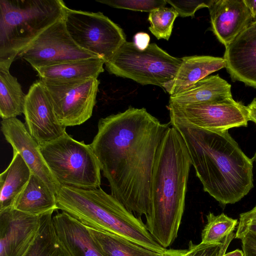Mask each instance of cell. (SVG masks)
<instances>
[{
	"label": "cell",
	"mask_w": 256,
	"mask_h": 256,
	"mask_svg": "<svg viewBox=\"0 0 256 256\" xmlns=\"http://www.w3.org/2000/svg\"><path fill=\"white\" fill-rule=\"evenodd\" d=\"M169 127L145 108L130 106L123 112L100 118L90 144L111 194L140 216L150 211L155 157Z\"/></svg>",
	"instance_id": "6da1fadb"
},
{
	"label": "cell",
	"mask_w": 256,
	"mask_h": 256,
	"mask_svg": "<svg viewBox=\"0 0 256 256\" xmlns=\"http://www.w3.org/2000/svg\"><path fill=\"white\" fill-rule=\"evenodd\" d=\"M176 128L184 141L204 192L224 206L248 194L254 186V162L228 130Z\"/></svg>",
	"instance_id": "7a4b0ae2"
},
{
	"label": "cell",
	"mask_w": 256,
	"mask_h": 256,
	"mask_svg": "<svg viewBox=\"0 0 256 256\" xmlns=\"http://www.w3.org/2000/svg\"><path fill=\"white\" fill-rule=\"evenodd\" d=\"M192 166L184 141L178 130L169 127L158 148L150 186V209L146 228L163 248L177 238Z\"/></svg>",
	"instance_id": "3957f363"
},
{
	"label": "cell",
	"mask_w": 256,
	"mask_h": 256,
	"mask_svg": "<svg viewBox=\"0 0 256 256\" xmlns=\"http://www.w3.org/2000/svg\"><path fill=\"white\" fill-rule=\"evenodd\" d=\"M56 198L58 209L86 226L120 236L153 252L163 253L167 249L154 239L140 218L100 187L60 186Z\"/></svg>",
	"instance_id": "277c9868"
},
{
	"label": "cell",
	"mask_w": 256,
	"mask_h": 256,
	"mask_svg": "<svg viewBox=\"0 0 256 256\" xmlns=\"http://www.w3.org/2000/svg\"><path fill=\"white\" fill-rule=\"evenodd\" d=\"M62 0H0V68L12 62L45 29L65 16Z\"/></svg>",
	"instance_id": "5b68a950"
},
{
	"label": "cell",
	"mask_w": 256,
	"mask_h": 256,
	"mask_svg": "<svg viewBox=\"0 0 256 256\" xmlns=\"http://www.w3.org/2000/svg\"><path fill=\"white\" fill-rule=\"evenodd\" d=\"M40 150L60 186L82 189L100 187L101 168L90 144L76 140L66 132L40 145Z\"/></svg>",
	"instance_id": "8992f818"
},
{
	"label": "cell",
	"mask_w": 256,
	"mask_h": 256,
	"mask_svg": "<svg viewBox=\"0 0 256 256\" xmlns=\"http://www.w3.org/2000/svg\"><path fill=\"white\" fill-rule=\"evenodd\" d=\"M182 63V58L169 54L155 43L140 50L134 42L126 41L105 66L110 74L117 76L163 88L175 77Z\"/></svg>",
	"instance_id": "52a82bcc"
},
{
	"label": "cell",
	"mask_w": 256,
	"mask_h": 256,
	"mask_svg": "<svg viewBox=\"0 0 256 256\" xmlns=\"http://www.w3.org/2000/svg\"><path fill=\"white\" fill-rule=\"evenodd\" d=\"M64 20L74 42L81 48L98 56L104 63L126 41L122 28L101 12L67 8Z\"/></svg>",
	"instance_id": "ba28073f"
},
{
	"label": "cell",
	"mask_w": 256,
	"mask_h": 256,
	"mask_svg": "<svg viewBox=\"0 0 256 256\" xmlns=\"http://www.w3.org/2000/svg\"><path fill=\"white\" fill-rule=\"evenodd\" d=\"M170 124L174 128L225 131L246 126L249 121L246 106L233 98L212 102L176 104H169Z\"/></svg>",
	"instance_id": "9c48e42d"
},
{
	"label": "cell",
	"mask_w": 256,
	"mask_h": 256,
	"mask_svg": "<svg viewBox=\"0 0 256 256\" xmlns=\"http://www.w3.org/2000/svg\"><path fill=\"white\" fill-rule=\"evenodd\" d=\"M40 80L62 126L80 125L92 116L100 83L98 78L66 82Z\"/></svg>",
	"instance_id": "30bf717a"
},
{
	"label": "cell",
	"mask_w": 256,
	"mask_h": 256,
	"mask_svg": "<svg viewBox=\"0 0 256 256\" xmlns=\"http://www.w3.org/2000/svg\"><path fill=\"white\" fill-rule=\"evenodd\" d=\"M64 18L45 29L18 58L28 62L35 70L64 62L99 58L74 42L66 30Z\"/></svg>",
	"instance_id": "8fae6325"
},
{
	"label": "cell",
	"mask_w": 256,
	"mask_h": 256,
	"mask_svg": "<svg viewBox=\"0 0 256 256\" xmlns=\"http://www.w3.org/2000/svg\"><path fill=\"white\" fill-rule=\"evenodd\" d=\"M23 114L26 127L40 145L55 140L66 133V128L59 122L40 80L30 86L26 94Z\"/></svg>",
	"instance_id": "7c38bea8"
},
{
	"label": "cell",
	"mask_w": 256,
	"mask_h": 256,
	"mask_svg": "<svg viewBox=\"0 0 256 256\" xmlns=\"http://www.w3.org/2000/svg\"><path fill=\"white\" fill-rule=\"evenodd\" d=\"M40 223V215L12 207L0 210V256H23L34 240Z\"/></svg>",
	"instance_id": "4fadbf2b"
},
{
	"label": "cell",
	"mask_w": 256,
	"mask_h": 256,
	"mask_svg": "<svg viewBox=\"0 0 256 256\" xmlns=\"http://www.w3.org/2000/svg\"><path fill=\"white\" fill-rule=\"evenodd\" d=\"M1 130L14 152L18 153L32 174L42 180L55 194L60 185L48 168L40 150V145L30 135L26 126L16 118L2 119Z\"/></svg>",
	"instance_id": "5bb4252c"
},
{
	"label": "cell",
	"mask_w": 256,
	"mask_h": 256,
	"mask_svg": "<svg viewBox=\"0 0 256 256\" xmlns=\"http://www.w3.org/2000/svg\"><path fill=\"white\" fill-rule=\"evenodd\" d=\"M208 9L211 30L226 48L253 22L244 0H214Z\"/></svg>",
	"instance_id": "9a60e30c"
},
{
	"label": "cell",
	"mask_w": 256,
	"mask_h": 256,
	"mask_svg": "<svg viewBox=\"0 0 256 256\" xmlns=\"http://www.w3.org/2000/svg\"><path fill=\"white\" fill-rule=\"evenodd\" d=\"M224 58L232 81L256 88V28L250 24L226 48Z\"/></svg>",
	"instance_id": "2e32d148"
},
{
	"label": "cell",
	"mask_w": 256,
	"mask_h": 256,
	"mask_svg": "<svg viewBox=\"0 0 256 256\" xmlns=\"http://www.w3.org/2000/svg\"><path fill=\"white\" fill-rule=\"evenodd\" d=\"M52 220L58 237L70 256H104L86 226L64 212L53 216Z\"/></svg>",
	"instance_id": "e0dca14e"
},
{
	"label": "cell",
	"mask_w": 256,
	"mask_h": 256,
	"mask_svg": "<svg viewBox=\"0 0 256 256\" xmlns=\"http://www.w3.org/2000/svg\"><path fill=\"white\" fill-rule=\"evenodd\" d=\"M182 64L175 77L163 87L170 95L180 93L210 74L226 68L224 58L192 56L182 58Z\"/></svg>",
	"instance_id": "ac0fdd59"
},
{
	"label": "cell",
	"mask_w": 256,
	"mask_h": 256,
	"mask_svg": "<svg viewBox=\"0 0 256 256\" xmlns=\"http://www.w3.org/2000/svg\"><path fill=\"white\" fill-rule=\"evenodd\" d=\"M232 98L231 85L218 74L208 76L184 90L170 97L169 104H188Z\"/></svg>",
	"instance_id": "d6986e66"
},
{
	"label": "cell",
	"mask_w": 256,
	"mask_h": 256,
	"mask_svg": "<svg viewBox=\"0 0 256 256\" xmlns=\"http://www.w3.org/2000/svg\"><path fill=\"white\" fill-rule=\"evenodd\" d=\"M104 62L100 58L70 61L37 69L40 80L66 82L98 78L104 71Z\"/></svg>",
	"instance_id": "ffe728a7"
},
{
	"label": "cell",
	"mask_w": 256,
	"mask_h": 256,
	"mask_svg": "<svg viewBox=\"0 0 256 256\" xmlns=\"http://www.w3.org/2000/svg\"><path fill=\"white\" fill-rule=\"evenodd\" d=\"M12 208L34 216L58 210L56 194L40 177L32 174Z\"/></svg>",
	"instance_id": "44dd1931"
},
{
	"label": "cell",
	"mask_w": 256,
	"mask_h": 256,
	"mask_svg": "<svg viewBox=\"0 0 256 256\" xmlns=\"http://www.w3.org/2000/svg\"><path fill=\"white\" fill-rule=\"evenodd\" d=\"M32 174L20 155L14 152L10 163L0 175V210L12 207Z\"/></svg>",
	"instance_id": "7402d4cb"
},
{
	"label": "cell",
	"mask_w": 256,
	"mask_h": 256,
	"mask_svg": "<svg viewBox=\"0 0 256 256\" xmlns=\"http://www.w3.org/2000/svg\"><path fill=\"white\" fill-rule=\"evenodd\" d=\"M96 244L104 256H163L116 234L87 226Z\"/></svg>",
	"instance_id": "603a6c76"
},
{
	"label": "cell",
	"mask_w": 256,
	"mask_h": 256,
	"mask_svg": "<svg viewBox=\"0 0 256 256\" xmlns=\"http://www.w3.org/2000/svg\"><path fill=\"white\" fill-rule=\"evenodd\" d=\"M54 212L40 215L37 236L23 256H70L56 234L52 220Z\"/></svg>",
	"instance_id": "cb8c5ba5"
},
{
	"label": "cell",
	"mask_w": 256,
	"mask_h": 256,
	"mask_svg": "<svg viewBox=\"0 0 256 256\" xmlns=\"http://www.w3.org/2000/svg\"><path fill=\"white\" fill-rule=\"evenodd\" d=\"M26 94L10 69L0 68V116L2 119L16 118L24 112Z\"/></svg>",
	"instance_id": "d4e9b609"
},
{
	"label": "cell",
	"mask_w": 256,
	"mask_h": 256,
	"mask_svg": "<svg viewBox=\"0 0 256 256\" xmlns=\"http://www.w3.org/2000/svg\"><path fill=\"white\" fill-rule=\"evenodd\" d=\"M206 217L207 222L201 235V242L204 244L222 243L238 224L237 219L228 217L224 213L214 215L210 212Z\"/></svg>",
	"instance_id": "484cf974"
},
{
	"label": "cell",
	"mask_w": 256,
	"mask_h": 256,
	"mask_svg": "<svg viewBox=\"0 0 256 256\" xmlns=\"http://www.w3.org/2000/svg\"><path fill=\"white\" fill-rule=\"evenodd\" d=\"M178 16L172 8L163 7L150 12L148 21L150 26L149 30L157 39L168 40L172 34L174 22Z\"/></svg>",
	"instance_id": "4316f807"
},
{
	"label": "cell",
	"mask_w": 256,
	"mask_h": 256,
	"mask_svg": "<svg viewBox=\"0 0 256 256\" xmlns=\"http://www.w3.org/2000/svg\"><path fill=\"white\" fill-rule=\"evenodd\" d=\"M96 2L111 7L150 12L165 7L166 0H96Z\"/></svg>",
	"instance_id": "83f0119b"
},
{
	"label": "cell",
	"mask_w": 256,
	"mask_h": 256,
	"mask_svg": "<svg viewBox=\"0 0 256 256\" xmlns=\"http://www.w3.org/2000/svg\"><path fill=\"white\" fill-rule=\"evenodd\" d=\"M235 234L232 232L222 243L194 244L190 241L184 256H222L225 254Z\"/></svg>",
	"instance_id": "f1b7e54d"
},
{
	"label": "cell",
	"mask_w": 256,
	"mask_h": 256,
	"mask_svg": "<svg viewBox=\"0 0 256 256\" xmlns=\"http://www.w3.org/2000/svg\"><path fill=\"white\" fill-rule=\"evenodd\" d=\"M214 0H166L172 8L178 13V16L182 18L191 16L194 18L196 11L198 10L209 8Z\"/></svg>",
	"instance_id": "f546056e"
},
{
	"label": "cell",
	"mask_w": 256,
	"mask_h": 256,
	"mask_svg": "<svg viewBox=\"0 0 256 256\" xmlns=\"http://www.w3.org/2000/svg\"><path fill=\"white\" fill-rule=\"evenodd\" d=\"M246 232L256 235V206L251 210L240 214L234 238L239 239Z\"/></svg>",
	"instance_id": "4dcf8cb0"
},
{
	"label": "cell",
	"mask_w": 256,
	"mask_h": 256,
	"mask_svg": "<svg viewBox=\"0 0 256 256\" xmlns=\"http://www.w3.org/2000/svg\"><path fill=\"white\" fill-rule=\"evenodd\" d=\"M244 256H256V235L246 232L240 238Z\"/></svg>",
	"instance_id": "1f68e13d"
},
{
	"label": "cell",
	"mask_w": 256,
	"mask_h": 256,
	"mask_svg": "<svg viewBox=\"0 0 256 256\" xmlns=\"http://www.w3.org/2000/svg\"><path fill=\"white\" fill-rule=\"evenodd\" d=\"M150 36L144 32L136 33L134 36V43L138 49L144 50L150 44Z\"/></svg>",
	"instance_id": "d6a6232c"
},
{
	"label": "cell",
	"mask_w": 256,
	"mask_h": 256,
	"mask_svg": "<svg viewBox=\"0 0 256 256\" xmlns=\"http://www.w3.org/2000/svg\"><path fill=\"white\" fill-rule=\"evenodd\" d=\"M249 120L256 124V97L246 106Z\"/></svg>",
	"instance_id": "836d02e7"
},
{
	"label": "cell",
	"mask_w": 256,
	"mask_h": 256,
	"mask_svg": "<svg viewBox=\"0 0 256 256\" xmlns=\"http://www.w3.org/2000/svg\"><path fill=\"white\" fill-rule=\"evenodd\" d=\"M186 250L166 249L163 252V256H184Z\"/></svg>",
	"instance_id": "e575fe53"
},
{
	"label": "cell",
	"mask_w": 256,
	"mask_h": 256,
	"mask_svg": "<svg viewBox=\"0 0 256 256\" xmlns=\"http://www.w3.org/2000/svg\"><path fill=\"white\" fill-rule=\"evenodd\" d=\"M244 2L254 18L256 17V0H244Z\"/></svg>",
	"instance_id": "d590c367"
},
{
	"label": "cell",
	"mask_w": 256,
	"mask_h": 256,
	"mask_svg": "<svg viewBox=\"0 0 256 256\" xmlns=\"http://www.w3.org/2000/svg\"><path fill=\"white\" fill-rule=\"evenodd\" d=\"M222 256H244L242 250L236 249L228 253L224 254Z\"/></svg>",
	"instance_id": "8d00e7d4"
},
{
	"label": "cell",
	"mask_w": 256,
	"mask_h": 256,
	"mask_svg": "<svg viewBox=\"0 0 256 256\" xmlns=\"http://www.w3.org/2000/svg\"><path fill=\"white\" fill-rule=\"evenodd\" d=\"M250 25H251L253 27H254V28H256V20H255V21H253V22L251 23Z\"/></svg>",
	"instance_id": "74e56055"
},
{
	"label": "cell",
	"mask_w": 256,
	"mask_h": 256,
	"mask_svg": "<svg viewBox=\"0 0 256 256\" xmlns=\"http://www.w3.org/2000/svg\"><path fill=\"white\" fill-rule=\"evenodd\" d=\"M252 159L253 160V162H254L256 164V152L253 158H252Z\"/></svg>",
	"instance_id": "f35d334b"
}]
</instances>
